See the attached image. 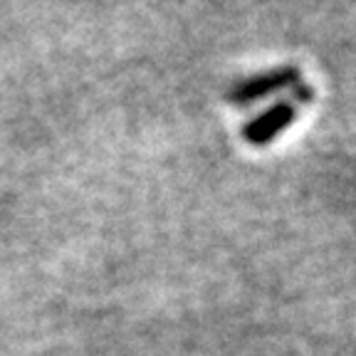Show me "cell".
Returning a JSON list of instances; mask_svg holds the SVG:
<instances>
[{"instance_id": "cell-1", "label": "cell", "mask_w": 356, "mask_h": 356, "mask_svg": "<svg viewBox=\"0 0 356 356\" xmlns=\"http://www.w3.org/2000/svg\"><path fill=\"white\" fill-rule=\"evenodd\" d=\"M300 70L292 65L277 67V70H267L262 74H252V77L243 79L240 84H235L228 92L230 104H252V102H260L270 95H277L282 89L292 87V84L300 82Z\"/></svg>"}, {"instance_id": "cell-2", "label": "cell", "mask_w": 356, "mask_h": 356, "mask_svg": "<svg viewBox=\"0 0 356 356\" xmlns=\"http://www.w3.org/2000/svg\"><path fill=\"white\" fill-rule=\"evenodd\" d=\"M297 102L284 99L277 102L275 106H270L267 111H262L260 117L250 119L243 127V139L250 146H267L270 141H275V136L292 127V122L297 119Z\"/></svg>"}]
</instances>
